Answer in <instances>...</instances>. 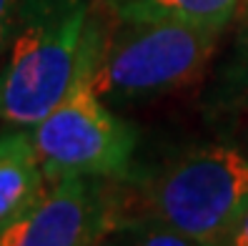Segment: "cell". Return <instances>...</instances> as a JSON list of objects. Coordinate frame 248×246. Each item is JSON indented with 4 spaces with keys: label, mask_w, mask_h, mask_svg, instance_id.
Segmentation results:
<instances>
[{
    "label": "cell",
    "mask_w": 248,
    "mask_h": 246,
    "mask_svg": "<svg viewBox=\"0 0 248 246\" xmlns=\"http://www.w3.org/2000/svg\"><path fill=\"white\" fill-rule=\"evenodd\" d=\"M221 31L170 20H118L93 13L88 58L93 88L106 103H130L183 88L211 61Z\"/></svg>",
    "instance_id": "cell-1"
},
{
    "label": "cell",
    "mask_w": 248,
    "mask_h": 246,
    "mask_svg": "<svg viewBox=\"0 0 248 246\" xmlns=\"http://www.w3.org/2000/svg\"><path fill=\"white\" fill-rule=\"evenodd\" d=\"M93 18L88 0H23L0 68V123L31 128L65 98Z\"/></svg>",
    "instance_id": "cell-2"
},
{
    "label": "cell",
    "mask_w": 248,
    "mask_h": 246,
    "mask_svg": "<svg viewBox=\"0 0 248 246\" xmlns=\"http://www.w3.org/2000/svg\"><path fill=\"white\" fill-rule=\"evenodd\" d=\"M31 138L48 181L70 176L125 179L136 151L133 126L113 115L91 78L88 38L65 98L31 126Z\"/></svg>",
    "instance_id": "cell-3"
},
{
    "label": "cell",
    "mask_w": 248,
    "mask_h": 246,
    "mask_svg": "<svg viewBox=\"0 0 248 246\" xmlns=\"http://www.w3.org/2000/svg\"><path fill=\"white\" fill-rule=\"evenodd\" d=\"M153 219L191 239L193 246H223L248 206V156L231 146H203L176 158L148 191Z\"/></svg>",
    "instance_id": "cell-4"
},
{
    "label": "cell",
    "mask_w": 248,
    "mask_h": 246,
    "mask_svg": "<svg viewBox=\"0 0 248 246\" xmlns=\"http://www.w3.org/2000/svg\"><path fill=\"white\" fill-rule=\"evenodd\" d=\"M121 219L103 179L70 176L48 189L18 221L0 231V246H88L118 231Z\"/></svg>",
    "instance_id": "cell-5"
},
{
    "label": "cell",
    "mask_w": 248,
    "mask_h": 246,
    "mask_svg": "<svg viewBox=\"0 0 248 246\" xmlns=\"http://www.w3.org/2000/svg\"><path fill=\"white\" fill-rule=\"evenodd\" d=\"M48 179L35 153L31 131H16L0 136V231L18 221L35 201L46 194Z\"/></svg>",
    "instance_id": "cell-6"
},
{
    "label": "cell",
    "mask_w": 248,
    "mask_h": 246,
    "mask_svg": "<svg viewBox=\"0 0 248 246\" xmlns=\"http://www.w3.org/2000/svg\"><path fill=\"white\" fill-rule=\"evenodd\" d=\"M243 0H106L118 20H170L223 31Z\"/></svg>",
    "instance_id": "cell-7"
},
{
    "label": "cell",
    "mask_w": 248,
    "mask_h": 246,
    "mask_svg": "<svg viewBox=\"0 0 248 246\" xmlns=\"http://www.w3.org/2000/svg\"><path fill=\"white\" fill-rule=\"evenodd\" d=\"M20 8H23V0H0V61L5 58L13 35L18 31Z\"/></svg>",
    "instance_id": "cell-8"
},
{
    "label": "cell",
    "mask_w": 248,
    "mask_h": 246,
    "mask_svg": "<svg viewBox=\"0 0 248 246\" xmlns=\"http://www.w3.org/2000/svg\"><path fill=\"white\" fill-rule=\"evenodd\" d=\"M223 246H248V206L243 209V213L236 219L233 229L226 234Z\"/></svg>",
    "instance_id": "cell-9"
},
{
    "label": "cell",
    "mask_w": 248,
    "mask_h": 246,
    "mask_svg": "<svg viewBox=\"0 0 248 246\" xmlns=\"http://www.w3.org/2000/svg\"><path fill=\"white\" fill-rule=\"evenodd\" d=\"M243 3H246V5H248V0H243Z\"/></svg>",
    "instance_id": "cell-10"
}]
</instances>
